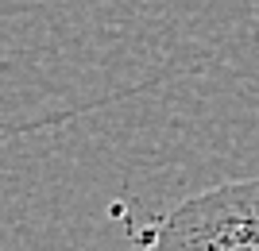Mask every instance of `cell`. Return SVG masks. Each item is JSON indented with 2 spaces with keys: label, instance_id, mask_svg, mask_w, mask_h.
I'll return each instance as SVG.
<instances>
[{
  "label": "cell",
  "instance_id": "1",
  "mask_svg": "<svg viewBox=\"0 0 259 251\" xmlns=\"http://www.w3.org/2000/svg\"><path fill=\"white\" fill-rule=\"evenodd\" d=\"M151 251H259V178L186 197L159 220Z\"/></svg>",
  "mask_w": 259,
  "mask_h": 251
}]
</instances>
